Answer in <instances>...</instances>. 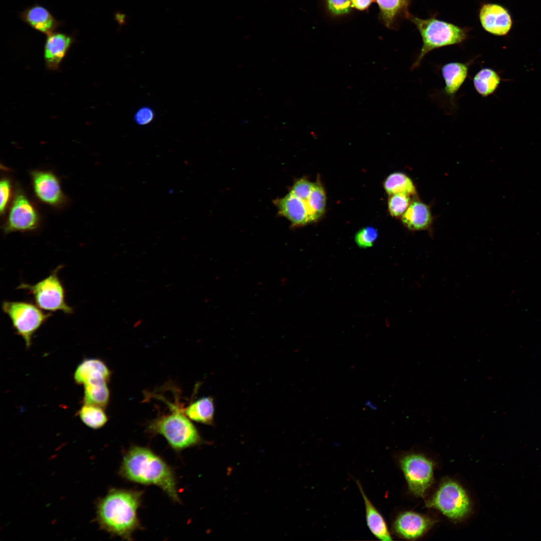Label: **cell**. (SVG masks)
Returning a JSON list of instances; mask_svg holds the SVG:
<instances>
[{
	"instance_id": "obj_1",
	"label": "cell",
	"mask_w": 541,
	"mask_h": 541,
	"mask_svg": "<svg viewBox=\"0 0 541 541\" xmlns=\"http://www.w3.org/2000/svg\"><path fill=\"white\" fill-rule=\"evenodd\" d=\"M118 473L129 481L156 486L174 502H181L173 469L148 447L131 446L124 453Z\"/></svg>"
},
{
	"instance_id": "obj_2",
	"label": "cell",
	"mask_w": 541,
	"mask_h": 541,
	"mask_svg": "<svg viewBox=\"0 0 541 541\" xmlns=\"http://www.w3.org/2000/svg\"><path fill=\"white\" fill-rule=\"evenodd\" d=\"M143 492L140 490L113 488L99 501L97 518L101 528L111 534L132 540L141 528L138 516Z\"/></svg>"
},
{
	"instance_id": "obj_3",
	"label": "cell",
	"mask_w": 541,
	"mask_h": 541,
	"mask_svg": "<svg viewBox=\"0 0 541 541\" xmlns=\"http://www.w3.org/2000/svg\"><path fill=\"white\" fill-rule=\"evenodd\" d=\"M170 413L156 417L147 425V431L165 438L169 445L179 452L200 444L201 437L190 419L185 415L184 408L178 403H167Z\"/></svg>"
},
{
	"instance_id": "obj_4",
	"label": "cell",
	"mask_w": 541,
	"mask_h": 541,
	"mask_svg": "<svg viewBox=\"0 0 541 541\" xmlns=\"http://www.w3.org/2000/svg\"><path fill=\"white\" fill-rule=\"evenodd\" d=\"M408 19L416 26L423 42L418 57L412 65V70L419 67L423 58L430 51L460 44L467 37L465 29L434 18L422 19L410 15Z\"/></svg>"
},
{
	"instance_id": "obj_5",
	"label": "cell",
	"mask_w": 541,
	"mask_h": 541,
	"mask_svg": "<svg viewBox=\"0 0 541 541\" xmlns=\"http://www.w3.org/2000/svg\"><path fill=\"white\" fill-rule=\"evenodd\" d=\"M62 266L59 265L48 277L36 284L22 283L17 289L24 290L31 295L35 304L42 310L72 314L73 309L66 302L65 289L58 276V272Z\"/></svg>"
},
{
	"instance_id": "obj_6",
	"label": "cell",
	"mask_w": 541,
	"mask_h": 541,
	"mask_svg": "<svg viewBox=\"0 0 541 541\" xmlns=\"http://www.w3.org/2000/svg\"><path fill=\"white\" fill-rule=\"evenodd\" d=\"M2 308L11 321L16 334L25 341L27 348L31 346L34 334L52 316L51 313H45L36 304L28 302L6 301Z\"/></svg>"
},
{
	"instance_id": "obj_7",
	"label": "cell",
	"mask_w": 541,
	"mask_h": 541,
	"mask_svg": "<svg viewBox=\"0 0 541 541\" xmlns=\"http://www.w3.org/2000/svg\"><path fill=\"white\" fill-rule=\"evenodd\" d=\"M427 505L454 519L465 516L470 508L469 499L463 488L450 480L442 484Z\"/></svg>"
},
{
	"instance_id": "obj_8",
	"label": "cell",
	"mask_w": 541,
	"mask_h": 541,
	"mask_svg": "<svg viewBox=\"0 0 541 541\" xmlns=\"http://www.w3.org/2000/svg\"><path fill=\"white\" fill-rule=\"evenodd\" d=\"M399 461L410 491L416 496H423L432 480V462L417 454L404 455Z\"/></svg>"
},
{
	"instance_id": "obj_9",
	"label": "cell",
	"mask_w": 541,
	"mask_h": 541,
	"mask_svg": "<svg viewBox=\"0 0 541 541\" xmlns=\"http://www.w3.org/2000/svg\"><path fill=\"white\" fill-rule=\"evenodd\" d=\"M39 222V217L33 205L23 193L17 192L9 210L5 232L32 230L38 227Z\"/></svg>"
},
{
	"instance_id": "obj_10",
	"label": "cell",
	"mask_w": 541,
	"mask_h": 541,
	"mask_svg": "<svg viewBox=\"0 0 541 541\" xmlns=\"http://www.w3.org/2000/svg\"><path fill=\"white\" fill-rule=\"evenodd\" d=\"M75 36L54 32L46 35L44 47V58L46 69L59 72L61 65L72 45L76 42Z\"/></svg>"
},
{
	"instance_id": "obj_11",
	"label": "cell",
	"mask_w": 541,
	"mask_h": 541,
	"mask_svg": "<svg viewBox=\"0 0 541 541\" xmlns=\"http://www.w3.org/2000/svg\"><path fill=\"white\" fill-rule=\"evenodd\" d=\"M31 177L34 192L39 200L53 206L64 202L60 181L54 173L36 170L32 172Z\"/></svg>"
},
{
	"instance_id": "obj_12",
	"label": "cell",
	"mask_w": 541,
	"mask_h": 541,
	"mask_svg": "<svg viewBox=\"0 0 541 541\" xmlns=\"http://www.w3.org/2000/svg\"><path fill=\"white\" fill-rule=\"evenodd\" d=\"M20 18L33 29L47 35L57 31L64 22L56 19L45 7L35 4L20 14Z\"/></svg>"
},
{
	"instance_id": "obj_13",
	"label": "cell",
	"mask_w": 541,
	"mask_h": 541,
	"mask_svg": "<svg viewBox=\"0 0 541 541\" xmlns=\"http://www.w3.org/2000/svg\"><path fill=\"white\" fill-rule=\"evenodd\" d=\"M479 19L485 30L495 35H506L512 25L508 12L496 4L484 5L480 10Z\"/></svg>"
},
{
	"instance_id": "obj_14",
	"label": "cell",
	"mask_w": 541,
	"mask_h": 541,
	"mask_svg": "<svg viewBox=\"0 0 541 541\" xmlns=\"http://www.w3.org/2000/svg\"><path fill=\"white\" fill-rule=\"evenodd\" d=\"M279 213L287 218L294 225L301 226L314 221L306 201L291 192L277 201Z\"/></svg>"
},
{
	"instance_id": "obj_15",
	"label": "cell",
	"mask_w": 541,
	"mask_h": 541,
	"mask_svg": "<svg viewBox=\"0 0 541 541\" xmlns=\"http://www.w3.org/2000/svg\"><path fill=\"white\" fill-rule=\"evenodd\" d=\"M429 518L411 511L398 516L394 523L395 532L400 536L413 539L422 535L432 524Z\"/></svg>"
},
{
	"instance_id": "obj_16",
	"label": "cell",
	"mask_w": 541,
	"mask_h": 541,
	"mask_svg": "<svg viewBox=\"0 0 541 541\" xmlns=\"http://www.w3.org/2000/svg\"><path fill=\"white\" fill-rule=\"evenodd\" d=\"M111 376V371L103 361L97 358H86L76 367L74 379L76 384L84 385L93 381L108 382Z\"/></svg>"
},
{
	"instance_id": "obj_17",
	"label": "cell",
	"mask_w": 541,
	"mask_h": 541,
	"mask_svg": "<svg viewBox=\"0 0 541 541\" xmlns=\"http://www.w3.org/2000/svg\"><path fill=\"white\" fill-rule=\"evenodd\" d=\"M402 221L408 229L413 231L426 230L431 225L432 215L429 207L416 200L411 201L402 215Z\"/></svg>"
},
{
	"instance_id": "obj_18",
	"label": "cell",
	"mask_w": 541,
	"mask_h": 541,
	"mask_svg": "<svg viewBox=\"0 0 541 541\" xmlns=\"http://www.w3.org/2000/svg\"><path fill=\"white\" fill-rule=\"evenodd\" d=\"M379 9V18L383 24L389 29L396 28L399 18H408L409 0H375Z\"/></svg>"
},
{
	"instance_id": "obj_19",
	"label": "cell",
	"mask_w": 541,
	"mask_h": 541,
	"mask_svg": "<svg viewBox=\"0 0 541 541\" xmlns=\"http://www.w3.org/2000/svg\"><path fill=\"white\" fill-rule=\"evenodd\" d=\"M357 483L365 504L366 522L369 530L380 540H392L383 517L368 498L360 483L357 481Z\"/></svg>"
},
{
	"instance_id": "obj_20",
	"label": "cell",
	"mask_w": 541,
	"mask_h": 541,
	"mask_svg": "<svg viewBox=\"0 0 541 541\" xmlns=\"http://www.w3.org/2000/svg\"><path fill=\"white\" fill-rule=\"evenodd\" d=\"M468 72V65L465 63L451 62L444 65L441 72L445 82V94L453 99L465 82Z\"/></svg>"
},
{
	"instance_id": "obj_21",
	"label": "cell",
	"mask_w": 541,
	"mask_h": 541,
	"mask_svg": "<svg viewBox=\"0 0 541 541\" xmlns=\"http://www.w3.org/2000/svg\"><path fill=\"white\" fill-rule=\"evenodd\" d=\"M214 406L211 397H202L190 403L185 408V415L193 421L211 425L213 421Z\"/></svg>"
},
{
	"instance_id": "obj_22",
	"label": "cell",
	"mask_w": 541,
	"mask_h": 541,
	"mask_svg": "<svg viewBox=\"0 0 541 541\" xmlns=\"http://www.w3.org/2000/svg\"><path fill=\"white\" fill-rule=\"evenodd\" d=\"M105 381H93L85 384L83 404L93 405L104 408L108 404L110 391Z\"/></svg>"
},
{
	"instance_id": "obj_23",
	"label": "cell",
	"mask_w": 541,
	"mask_h": 541,
	"mask_svg": "<svg viewBox=\"0 0 541 541\" xmlns=\"http://www.w3.org/2000/svg\"><path fill=\"white\" fill-rule=\"evenodd\" d=\"M501 79L494 70L485 68L474 76L473 83L476 91L482 97L493 94L498 88Z\"/></svg>"
},
{
	"instance_id": "obj_24",
	"label": "cell",
	"mask_w": 541,
	"mask_h": 541,
	"mask_svg": "<svg viewBox=\"0 0 541 541\" xmlns=\"http://www.w3.org/2000/svg\"><path fill=\"white\" fill-rule=\"evenodd\" d=\"M384 187L389 195L396 193H405L415 195L416 187L411 179L402 172H394L390 174L385 179Z\"/></svg>"
},
{
	"instance_id": "obj_25",
	"label": "cell",
	"mask_w": 541,
	"mask_h": 541,
	"mask_svg": "<svg viewBox=\"0 0 541 541\" xmlns=\"http://www.w3.org/2000/svg\"><path fill=\"white\" fill-rule=\"evenodd\" d=\"M77 415L86 425L94 429L102 427L108 421L104 408L93 405L83 404Z\"/></svg>"
},
{
	"instance_id": "obj_26",
	"label": "cell",
	"mask_w": 541,
	"mask_h": 541,
	"mask_svg": "<svg viewBox=\"0 0 541 541\" xmlns=\"http://www.w3.org/2000/svg\"><path fill=\"white\" fill-rule=\"evenodd\" d=\"M326 202V197L324 188L320 183H314L306 203L315 220L324 213Z\"/></svg>"
},
{
	"instance_id": "obj_27",
	"label": "cell",
	"mask_w": 541,
	"mask_h": 541,
	"mask_svg": "<svg viewBox=\"0 0 541 541\" xmlns=\"http://www.w3.org/2000/svg\"><path fill=\"white\" fill-rule=\"evenodd\" d=\"M324 4L328 14L335 18L349 15L353 9L351 0H324Z\"/></svg>"
},
{
	"instance_id": "obj_28",
	"label": "cell",
	"mask_w": 541,
	"mask_h": 541,
	"mask_svg": "<svg viewBox=\"0 0 541 541\" xmlns=\"http://www.w3.org/2000/svg\"><path fill=\"white\" fill-rule=\"evenodd\" d=\"M410 196V195L405 193L390 195L388 200V209L391 216L398 217L404 214L411 202Z\"/></svg>"
},
{
	"instance_id": "obj_29",
	"label": "cell",
	"mask_w": 541,
	"mask_h": 541,
	"mask_svg": "<svg viewBox=\"0 0 541 541\" xmlns=\"http://www.w3.org/2000/svg\"><path fill=\"white\" fill-rule=\"evenodd\" d=\"M378 236L377 229L373 226H368L362 228L356 233L355 240L360 247L366 248L373 245Z\"/></svg>"
},
{
	"instance_id": "obj_30",
	"label": "cell",
	"mask_w": 541,
	"mask_h": 541,
	"mask_svg": "<svg viewBox=\"0 0 541 541\" xmlns=\"http://www.w3.org/2000/svg\"><path fill=\"white\" fill-rule=\"evenodd\" d=\"M314 183L305 179L296 181L290 192L298 198L307 201L312 190Z\"/></svg>"
},
{
	"instance_id": "obj_31",
	"label": "cell",
	"mask_w": 541,
	"mask_h": 541,
	"mask_svg": "<svg viewBox=\"0 0 541 541\" xmlns=\"http://www.w3.org/2000/svg\"><path fill=\"white\" fill-rule=\"evenodd\" d=\"M154 113L153 110L148 107H143L139 109L134 117L136 123L139 125H145L150 123L154 119Z\"/></svg>"
},
{
	"instance_id": "obj_32",
	"label": "cell",
	"mask_w": 541,
	"mask_h": 541,
	"mask_svg": "<svg viewBox=\"0 0 541 541\" xmlns=\"http://www.w3.org/2000/svg\"><path fill=\"white\" fill-rule=\"evenodd\" d=\"M11 189L10 181L6 178L2 179L0 183V210L1 213H4L6 211L10 198Z\"/></svg>"
},
{
	"instance_id": "obj_33",
	"label": "cell",
	"mask_w": 541,
	"mask_h": 541,
	"mask_svg": "<svg viewBox=\"0 0 541 541\" xmlns=\"http://www.w3.org/2000/svg\"><path fill=\"white\" fill-rule=\"evenodd\" d=\"M375 0H351L352 7L360 11L368 10Z\"/></svg>"
},
{
	"instance_id": "obj_34",
	"label": "cell",
	"mask_w": 541,
	"mask_h": 541,
	"mask_svg": "<svg viewBox=\"0 0 541 541\" xmlns=\"http://www.w3.org/2000/svg\"><path fill=\"white\" fill-rule=\"evenodd\" d=\"M365 404L366 406H368L372 410H377L378 409L377 406L375 404H374V403L370 400L367 401Z\"/></svg>"
},
{
	"instance_id": "obj_35",
	"label": "cell",
	"mask_w": 541,
	"mask_h": 541,
	"mask_svg": "<svg viewBox=\"0 0 541 541\" xmlns=\"http://www.w3.org/2000/svg\"><path fill=\"white\" fill-rule=\"evenodd\" d=\"M117 19L118 20L120 24L125 23V16L121 14H118L116 15Z\"/></svg>"
}]
</instances>
